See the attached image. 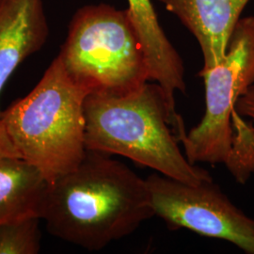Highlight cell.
<instances>
[{
  "label": "cell",
  "mask_w": 254,
  "mask_h": 254,
  "mask_svg": "<svg viewBox=\"0 0 254 254\" xmlns=\"http://www.w3.org/2000/svg\"><path fill=\"white\" fill-rule=\"evenodd\" d=\"M154 216L146 179L91 150L73 171L48 184L41 212L52 236L91 252L132 235Z\"/></svg>",
  "instance_id": "cell-1"
},
{
  "label": "cell",
  "mask_w": 254,
  "mask_h": 254,
  "mask_svg": "<svg viewBox=\"0 0 254 254\" xmlns=\"http://www.w3.org/2000/svg\"><path fill=\"white\" fill-rule=\"evenodd\" d=\"M87 150L118 154L191 185L213 181L178 145L181 116L156 82L124 95L90 94L85 100Z\"/></svg>",
  "instance_id": "cell-2"
},
{
  "label": "cell",
  "mask_w": 254,
  "mask_h": 254,
  "mask_svg": "<svg viewBox=\"0 0 254 254\" xmlns=\"http://www.w3.org/2000/svg\"><path fill=\"white\" fill-rule=\"evenodd\" d=\"M88 95L57 56L35 88L2 111L0 121L21 158L49 184L73 171L87 153Z\"/></svg>",
  "instance_id": "cell-3"
},
{
  "label": "cell",
  "mask_w": 254,
  "mask_h": 254,
  "mask_svg": "<svg viewBox=\"0 0 254 254\" xmlns=\"http://www.w3.org/2000/svg\"><path fill=\"white\" fill-rule=\"evenodd\" d=\"M58 57L89 95H124L150 81L145 54L127 9L107 4L80 8Z\"/></svg>",
  "instance_id": "cell-4"
},
{
  "label": "cell",
  "mask_w": 254,
  "mask_h": 254,
  "mask_svg": "<svg viewBox=\"0 0 254 254\" xmlns=\"http://www.w3.org/2000/svg\"><path fill=\"white\" fill-rule=\"evenodd\" d=\"M199 74L205 87V111L200 123L178 140L191 163L225 165L237 102L254 84V16L239 19L222 61Z\"/></svg>",
  "instance_id": "cell-5"
},
{
  "label": "cell",
  "mask_w": 254,
  "mask_h": 254,
  "mask_svg": "<svg viewBox=\"0 0 254 254\" xmlns=\"http://www.w3.org/2000/svg\"><path fill=\"white\" fill-rule=\"evenodd\" d=\"M146 183L154 216L169 227L225 240L254 254V219L236 207L213 181L191 185L154 173Z\"/></svg>",
  "instance_id": "cell-6"
},
{
  "label": "cell",
  "mask_w": 254,
  "mask_h": 254,
  "mask_svg": "<svg viewBox=\"0 0 254 254\" xmlns=\"http://www.w3.org/2000/svg\"><path fill=\"white\" fill-rule=\"evenodd\" d=\"M187 27L200 45L203 67L219 64L250 0H157Z\"/></svg>",
  "instance_id": "cell-7"
},
{
  "label": "cell",
  "mask_w": 254,
  "mask_h": 254,
  "mask_svg": "<svg viewBox=\"0 0 254 254\" xmlns=\"http://www.w3.org/2000/svg\"><path fill=\"white\" fill-rule=\"evenodd\" d=\"M48 35L44 0H0V96L10 76L43 48Z\"/></svg>",
  "instance_id": "cell-8"
},
{
  "label": "cell",
  "mask_w": 254,
  "mask_h": 254,
  "mask_svg": "<svg viewBox=\"0 0 254 254\" xmlns=\"http://www.w3.org/2000/svg\"><path fill=\"white\" fill-rule=\"evenodd\" d=\"M127 10L140 39L149 68L150 81L159 84L175 108V93L186 92L181 57L159 24L152 0H127Z\"/></svg>",
  "instance_id": "cell-9"
},
{
  "label": "cell",
  "mask_w": 254,
  "mask_h": 254,
  "mask_svg": "<svg viewBox=\"0 0 254 254\" xmlns=\"http://www.w3.org/2000/svg\"><path fill=\"white\" fill-rule=\"evenodd\" d=\"M48 182L21 157H0V225L40 217Z\"/></svg>",
  "instance_id": "cell-10"
},
{
  "label": "cell",
  "mask_w": 254,
  "mask_h": 254,
  "mask_svg": "<svg viewBox=\"0 0 254 254\" xmlns=\"http://www.w3.org/2000/svg\"><path fill=\"white\" fill-rule=\"evenodd\" d=\"M233 143L225 166L237 183L246 184L254 173V123L236 113Z\"/></svg>",
  "instance_id": "cell-11"
},
{
  "label": "cell",
  "mask_w": 254,
  "mask_h": 254,
  "mask_svg": "<svg viewBox=\"0 0 254 254\" xmlns=\"http://www.w3.org/2000/svg\"><path fill=\"white\" fill-rule=\"evenodd\" d=\"M40 217L0 225V254H37L41 250Z\"/></svg>",
  "instance_id": "cell-12"
},
{
  "label": "cell",
  "mask_w": 254,
  "mask_h": 254,
  "mask_svg": "<svg viewBox=\"0 0 254 254\" xmlns=\"http://www.w3.org/2000/svg\"><path fill=\"white\" fill-rule=\"evenodd\" d=\"M236 112L242 117L254 123V84L241 96L237 102Z\"/></svg>",
  "instance_id": "cell-13"
},
{
  "label": "cell",
  "mask_w": 254,
  "mask_h": 254,
  "mask_svg": "<svg viewBox=\"0 0 254 254\" xmlns=\"http://www.w3.org/2000/svg\"><path fill=\"white\" fill-rule=\"evenodd\" d=\"M3 156L21 157L17 150L10 141L2 122L0 121V157Z\"/></svg>",
  "instance_id": "cell-14"
}]
</instances>
